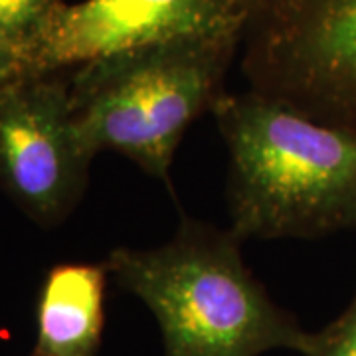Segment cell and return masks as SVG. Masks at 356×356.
I'll use <instances>...</instances> for the list:
<instances>
[{"mask_svg":"<svg viewBox=\"0 0 356 356\" xmlns=\"http://www.w3.org/2000/svg\"><path fill=\"white\" fill-rule=\"evenodd\" d=\"M229 153V229L240 240L356 228V133L248 89L212 107Z\"/></svg>","mask_w":356,"mask_h":356,"instance_id":"obj_1","label":"cell"},{"mask_svg":"<svg viewBox=\"0 0 356 356\" xmlns=\"http://www.w3.org/2000/svg\"><path fill=\"white\" fill-rule=\"evenodd\" d=\"M107 266L65 264L48 273L34 356H93L103 331Z\"/></svg>","mask_w":356,"mask_h":356,"instance_id":"obj_7","label":"cell"},{"mask_svg":"<svg viewBox=\"0 0 356 356\" xmlns=\"http://www.w3.org/2000/svg\"><path fill=\"white\" fill-rule=\"evenodd\" d=\"M240 243L232 229L184 218L168 242L115 248L105 266L153 313L165 356H259L275 348L311 356L317 332L271 301Z\"/></svg>","mask_w":356,"mask_h":356,"instance_id":"obj_2","label":"cell"},{"mask_svg":"<svg viewBox=\"0 0 356 356\" xmlns=\"http://www.w3.org/2000/svg\"><path fill=\"white\" fill-rule=\"evenodd\" d=\"M311 356H356V291L343 313L317 332Z\"/></svg>","mask_w":356,"mask_h":356,"instance_id":"obj_9","label":"cell"},{"mask_svg":"<svg viewBox=\"0 0 356 356\" xmlns=\"http://www.w3.org/2000/svg\"><path fill=\"white\" fill-rule=\"evenodd\" d=\"M238 56L252 91L356 133V0H248Z\"/></svg>","mask_w":356,"mask_h":356,"instance_id":"obj_4","label":"cell"},{"mask_svg":"<svg viewBox=\"0 0 356 356\" xmlns=\"http://www.w3.org/2000/svg\"><path fill=\"white\" fill-rule=\"evenodd\" d=\"M16 74H18V70H16V65L10 60V56L0 46V79H6V77L16 76Z\"/></svg>","mask_w":356,"mask_h":356,"instance_id":"obj_10","label":"cell"},{"mask_svg":"<svg viewBox=\"0 0 356 356\" xmlns=\"http://www.w3.org/2000/svg\"><path fill=\"white\" fill-rule=\"evenodd\" d=\"M64 0H0V46L10 56L18 74Z\"/></svg>","mask_w":356,"mask_h":356,"instance_id":"obj_8","label":"cell"},{"mask_svg":"<svg viewBox=\"0 0 356 356\" xmlns=\"http://www.w3.org/2000/svg\"><path fill=\"white\" fill-rule=\"evenodd\" d=\"M245 10L248 0L64 2L40 36L24 72L74 70L117 51L192 36L242 34Z\"/></svg>","mask_w":356,"mask_h":356,"instance_id":"obj_6","label":"cell"},{"mask_svg":"<svg viewBox=\"0 0 356 356\" xmlns=\"http://www.w3.org/2000/svg\"><path fill=\"white\" fill-rule=\"evenodd\" d=\"M95 154L77 131L70 72L0 79V184L32 220H64L81 198Z\"/></svg>","mask_w":356,"mask_h":356,"instance_id":"obj_5","label":"cell"},{"mask_svg":"<svg viewBox=\"0 0 356 356\" xmlns=\"http://www.w3.org/2000/svg\"><path fill=\"white\" fill-rule=\"evenodd\" d=\"M240 32L151 44L70 72L77 131L93 154L117 151L168 182L186 129L224 93Z\"/></svg>","mask_w":356,"mask_h":356,"instance_id":"obj_3","label":"cell"}]
</instances>
